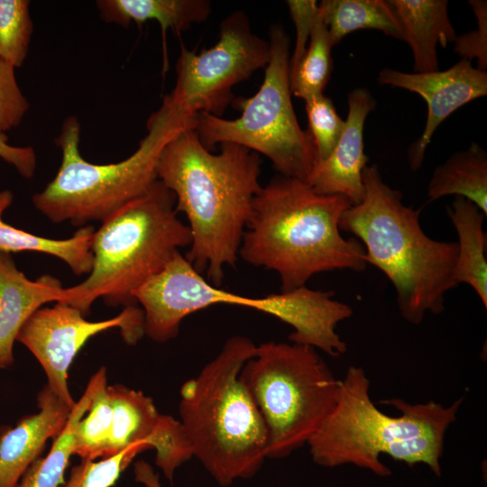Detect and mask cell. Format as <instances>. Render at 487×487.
<instances>
[{"label": "cell", "instance_id": "8992f818", "mask_svg": "<svg viewBox=\"0 0 487 487\" xmlns=\"http://www.w3.org/2000/svg\"><path fill=\"white\" fill-rule=\"evenodd\" d=\"M334 291L306 286L253 298L226 291L207 281L179 252L158 274L133 293L142 307L144 334L164 343L175 338L182 320L213 305L243 306L266 313L289 325L291 343L310 345L333 357L347 345L335 332L336 325L353 315L352 308L333 299Z\"/></svg>", "mask_w": 487, "mask_h": 487}, {"label": "cell", "instance_id": "ffe728a7", "mask_svg": "<svg viewBox=\"0 0 487 487\" xmlns=\"http://www.w3.org/2000/svg\"><path fill=\"white\" fill-rule=\"evenodd\" d=\"M13 200L12 191H0V252L49 254L63 261L76 275L89 274L93 266L91 245L96 231L92 225L82 226L71 237L61 240L33 234L8 225L3 219L4 212Z\"/></svg>", "mask_w": 487, "mask_h": 487}, {"label": "cell", "instance_id": "4316f807", "mask_svg": "<svg viewBox=\"0 0 487 487\" xmlns=\"http://www.w3.org/2000/svg\"><path fill=\"white\" fill-rule=\"evenodd\" d=\"M29 0H0V60L14 69L27 57L33 32Z\"/></svg>", "mask_w": 487, "mask_h": 487}, {"label": "cell", "instance_id": "836d02e7", "mask_svg": "<svg viewBox=\"0 0 487 487\" xmlns=\"http://www.w3.org/2000/svg\"><path fill=\"white\" fill-rule=\"evenodd\" d=\"M135 480L146 487H161L159 477L150 464L144 461L137 462L134 465Z\"/></svg>", "mask_w": 487, "mask_h": 487}, {"label": "cell", "instance_id": "2e32d148", "mask_svg": "<svg viewBox=\"0 0 487 487\" xmlns=\"http://www.w3.org/2000/svg\"><path fill=\"white\" fill-rule=\"evenodd\" d=\"M36 414L0 431V487H16L28 467L39 458L48 439L63 430L71 408L46 384L38 395Z\"/></svg>", "mask_w": 487, "mask_h": 487}, {"label": "cell", "instance_id": "484cf974", "mask_svg": "<svg viewBox=\"0 0 487 487\" xmlns=\"http://www.w3.org/2000/svg\"><path fill=\"white\" fill-rule=\"evenodd\" d=\"M113 406L104 381L92 397L86 414L77 424L74 455L81 460L103 458L109 439Z\"/></svg>", "mask_w": 487, "mask_h": 487}, {"label": "cell", "instance_id": "5bb4252c", "mask_svg": "<svg viewBox=\"0 0 487 487\" xmlns=\"http://www.w3.org/2000/svg\"><path fill=\"white\" fill-rule=\"evenodd\" d=\"M378 81L414 92L427 103L424 131L408 151L413 171L421 167L427 147L440 124L459 107L487 95V72L465 59L443 71L407 73L385 68L380 71Z\"/></svg>", "mask_w": 487, "mask_h": 487}, {"label": "cell", "instance_id": "8fae6325", "mask_svg": "<svg viewBox=\"0 0 487 487\" xmlns=\"http://www.w3.org/2000/svg\"><path fill=\"white\" fill-rule=\"evenodd\" d=\"M270 58V42L253 32L243 11H234L221 22L213 47L196 53L181 46L176 84L164 98L188 115L220 117L234 99L233 87L265 68Z\"/></svg>", "mask_w": 487, "mask_h": 487}, {"label": "cell", "instance_id": "f1b7e54d", "mask_svg": "<svg viewBox=\"0 0 487 487\" xmlns=\"http://www.w3.org/2000/svg\"><path fill=\"white\" fill-rule=\"evenodd\" d=\"M142 451L141 447H133L99 461L81 460L72 467L68 481L60 487H112L122 472Z\"/></svg>", "mask_w": 487, "mask_h": 487}, {"label": "cell", "instance_id": "277c9868", "mask_svg": "<svg viewBox=\"0 0 487 487\" xmlns=\"http://www.w3.org/2000/svg\"><path fill=\"white\" fill-rule=\"evenodd\" d=\"M362 177L364 198L345 210L339 229L359 239L366 263L392 283L402 317L419 325L427 312H443L446 293L457 286V243L430 238L420 225L422 207L406 206L377 164L366 165Z\"/></svg>", "mask_w": 487, "mask_h": 487}, {"label": "cell", "instance_id": "44dd1931", "mask_svg": "<svg viewBox=\"0 0 487 487\" xmlns=\"http://www.w3.org/2000/svg\"><path fill=\"white\" fill-rule=\"evenodd\" d=\"M96 5L103 21L124 27L157 21L163 38L167 29L180 32L205 22L211 12L207 0H98Z\"/></svg>", "mask_w": 487, "mask_h": 487}, {"label": "cell", "instance_id": "4fadbf2b", "mask_svg": "<svg viewBox=\"0 0 487 487\" xmlns=\"http://www.w3.org/2000/svg\"><path fill=\"white\" fill-rule=\"evenodd\" d=\"M107 390L113 418L103 458L133 447L154 449L157 466L172 482L175 471L194 456L180 421L161 414L152 398L141 391L122 384Z\"/></svg>", "mask_w": 487, "mask_h": 487}, {"label": "cell", "instance_id": "ba28073f", "mask_svg": "<svg viewBox=\"0 0 487 487\" xmlns=\"http://www.w3.org/2000/svg\"><path fill=\"white\" fill-rule=\"evenodd\" d=\"M188 115L163 99L147 121V134L137 150L118 162L96 164L79 152L80 124L69 116L55 139L61 161L53 179L32 198L34 207L53 223L82 227L104 222L146 192L158 179L156 167L163 147L183 129L195 126Z\"/></svg>", "mask_w": 487, "mask_h": 487}, {"label": "cell", "instance_id": "d6986e66", "mask_svg": "<svg viewBox=\"0 0 487 487\" xmlns=\"http://www.w3.org/2000/svg\"><path fill=\"white\" fill-rule=\"evenodd\" d=\"M447 216L458 236V256L454 280L458 286H471L487 308V237L483 231L486 216L476 205L463 197H455L446 207Z\"/></svg>", "mask_w": 487, "mask_h": 487}, {"label": "cell", "instance_id": "1f68e13d", "mask_svg": "<svg viewBox=\"0 0 487 487\" xmlns=\"http://www.w3.org/2000/svg\"><path fill=\"white\" fill-rule=\"evenodd\" d=\"M286 4L296 28L295 49L289 60L290 76L306 51L308 41L318 15V4L315 0H288Z\"/></svg>", "mask_w": 487, "mask_h": 487}, {"label": "cell", "instance_id": "9a60e30c", "mask_svg": "<svg viewBox=\"0 0 487 487\" xmlns=\"http://www.w3.org/2000/svg\"><path fill=\"white\" fill-rule=\"evenodd\" d=\"M347 104L345 127L335 148L316 163L306 182L317 193L345 197L353 206L364 198L362 174L369 159L364 153L363 128L376 103L368 89L358 87L349 92Z\"/></svg>", "mask_w": 487, "mask_h": 487}, {"label": "cell", "instance_id": "6da1fadb", "mask_svg": "<svg viewBox=\"0 0 487 487\" xmlns=\"http://www.w3.org/2000/svg\"><path fill=\"white\" fill-rule=\"evenodd\" d=\"M195 126L178 133L163 147L158 179L175 196L177 213L187 216L191 234L185 258L209 282L220 287L226 266L239 257L253 202L262 187L260 154L233 142L213 154Z\"/></svg>", "mask_w": 487, "mask_h": 487}, {"label": "cell", "instance_id": "7c38bea8", "mask_svg": "<svg viewBox=\"0 0 487 487\" xmlns=\"http://www.w3.org/2000/svg\"><path fill=\"white\" fill-rule=\"evenodd\" d=\"M111 328H119L127 344H136L144 335L142 309L126 307L115 317L88 321L79 309L56 303L35 311L20 329L16 341L40 363L50 389L72 409L76 401L68 384L69 366L89 338Z\"/></svg>", "mask_w": 487, "mask_h": 487}, {"label": "cell", "instance_id": "d6a6232c", "mask_svg": "<svg viewBox=\"0 0 487 487\" xmlns=\"http://www.w3.org/2000/svg\"><path fill=\"white\" fill-rule=\"evenodd\" d=\"M0 159L11 164L24 179L33 177L36 169V153L32 147H16L8 144V136L0 133Z\"/></svg>", "mask_w": 487, "mask_h": 487}, {"label": "cell", "instance_id": "3957f363", "mask_svg": "<svg viewBox=\"0 0 487 487\" xmlns=\"http://www.w3.org/2000/svg\"><path fill=\"white\" fill-rule=\"evenodd\" d=\"M369 391L364 370L350 366L340 380L335 406L307 444L313 462L326 468L353 464L387 477L391 471L380 460L387 455L409 466L425 464L440 477L445 434L463 398L447 408L433 400L411 404L393 398L382 403L401 414L391 417L376 408Z\"/></svg>", "mask_w": 487, "mask_h": 487}, {"label": "cell", "instance_id": "83f0119b", "mask_svg": "<svg viewBox=\"0 0 487 487\" xmlns=\"http://www.w3.org/2000/svg\"><path fill=\"white\" fill-rule=\"evenodd\" d=\"M305 108L308 132L316 150L317 163L325 161L335 148L345 130V120L337 114L333 101L324 93L306 99Z\"/></svg>", "mask_w": 487, "mask_h": 487}, {"label": "cell", "instance_id": "ac0fdd59", "mask_svg": "<svg viewBox=\"0 0 487 487\" xmlns=\"http://www.w3.org/2000/svg\"><path fill=\"white\" fill-rule=\"evenodd\" d=\"M410 47L417 73L438 70L436 47L455 41L446 0H388Z\"/></svg>", "mask_w": 487, "mask_h": 487}, {"label": "cell", "instance_id": "30bf717a", "mask_svg": "<svg viewBox=\"0 0 487 487\" xmlns=\"http://www.w3.org/2000/svg\"><path fill=\"white\" fill-rule=\"evenodd\" d=\"M271 58L258 92L239 99L241 115L224 119L207 113L196 115V131L211 150L233 142L265 155L280 175L306 181L317 163L316 150L308 131L296 116L290 90V40L280 24L270 27Z\"/></svg>", "mask_w": 487, "mask_h": 487}, {"label": "cell", "instance_id": "52a82bcc", "mask_svg": "<svg viewBox=\"0 0 487 487\" xmlns=\"http://www.w3.org/2000/svg\"><path fill=\"white\" fill-rule=\"evenodd\" d=\"M174 194L159 179L95 231L93 266L81 283L64 288L59 302L88 314L101 298L109 307L135 306L133 293L189 246L191 234L179 217Z\"/></svg>", "mask_w": 487, "mask_h": 487}, {"label": "cell", "instance_id": "603a6c76", "mask_svg": "<svg viewBox=\"0 0 487 487\" xmlns=\"http://www.w3.org/2000/svg\"><path fill=\"white\" fill-rule=\"evenodd\" d=\"M106 380V370L101 367L90 378L82 396L75 402L63 430L53 440L50 452L28 467L16 487H60L63 483L69 460L74 455L77 424L87 411L96 391Z\"/></svg>", "mask_w": 487, "mask_h": 487}, {"label": "cell", "instance_id": "5b68a950", "mask_svg": "<svg viewBox=\"0 0 487 487\" xmlns=\"http://www.w3.org/2000/svg\"><path fill=\"white\" fill-rule=\"evenodd\" d=\"M257 345L234 335L180 389V423L193 455L223 487L253 477L267 457V430L241 377Z\"/></svg>", "mask_w": 487, "mask_h": 487}, {"label": "cell", "instance_id": "e0dca14e", "mask_svg": "<svg viewBox=\"0 0 487 487\" xmlns=\"http://www.w3.org/2000/svg\"><path fill=\"white\" fill-rule=\"evenodd\" d=\"M63 289L49 274L30 280L11 253L0 252V369L13 364L14 345L23 324L44 304L59 302Z\"/></svg>", "mask_w": 487, "mask_h": 487}, {"label": "cell", "instance_id": "4dcf8cb0", "mask_svg": "<svg viewBox=\"0 0 487 487\" xmlns=\"http://www.w3.org/2000/svg\"><path fill=\"white\" fill-rule=\"evenodd\" d=\"M477 21V30L456 36L454 51L461 57L472 61L476 59L477 69L486 71L487 68V2L485 0H470Z\"/></svg>", "mask_w": 487, "mask_h": 487}, {"label": "cell", "instance_id": "9c48e42d", "mask_svg": "<svg viewBox=\"0 0 487 487\" xmlns=\"http://www.w3.org/2000/svg\"><path fill=\"white\" fill-rule=\"evenodd\" d=\"M241 377L264 421L268 458L289 456L307 445L338 398L340 380L310 345L262 343Z\"/></svg>", "mask_w": 487, "mask_h": 487}, {"label": "cell", "instance_id": "7402d4cb", "mask_svg": "<svg viewBox=\"0 0 487 487\" xmlns=\"http://www.w3.org/2000/svg\"><path fill=\"white\" fill-rule=\"evenodd\" d=\"M455 195L473 202L487 216V153L473 142L437 166L427 186V203Z\"/></svg>", "mask_w": 487, "mask_h": 487}, {"label": "cell", "instance_id": "7a4b0ae2", "mask_svg": "<svg viewBox=\"0 0 487 487\" xmlns=\"http://www.w3.org/2000/svg\"><path fill=\"white\" fill-rule=\"evenodd\" d=\"M350 206L345 197L318 194L306 181L279 174L253 199L239 256L277 272L281 291L304 287L320 272L363 271V245L339 229Z\"/></svg>", "mask_w": 487, "mask_h": 487}, {"label": "cell", "instance_id": "d4e9b609", "mask_svg": "<svg viewBox=\"0 0 487 487\" xmlns=\"http://www.w3.org/2000/svg\"><path fill=\"white\" fill-rule=\"evenodd\" d=\"M332 48L328 30L318 7V15L309 38V44L297 69L289 76L293 96L305 101L324 93L333 70Z\"/></svg>", "mask_w": 487, "mask_h": 487}, {"label": "cell", "instance_id": "cb8c5ba5", "mask_svg": "<svg viewBox=\"0 0 487 487\" xmlns=\"http://www.w3.org/2000/svg\"><path fill=\"white\" fill-rule=\"evenodd\" d=\"M318 7L333 47L360 29L378 30L402 40L400 23L388 0H323Z\"/></svg>", "mask_w": 487, "mask_h": 487}, {"label": "cell", "instance_id": "f546056e", "mask_svg": "<svg viewBox=\"0 0 487 487\" xmlns=\"http://www.w3.org/2000/svg\"><path fill=\"white\" fill-rule=\"evenodd\" d=\"M29 106L15 78L14 68L0 60V133L17 127Z\"/></svg>", "mask_w": 487, "mask_h": 487}]
</instances>
